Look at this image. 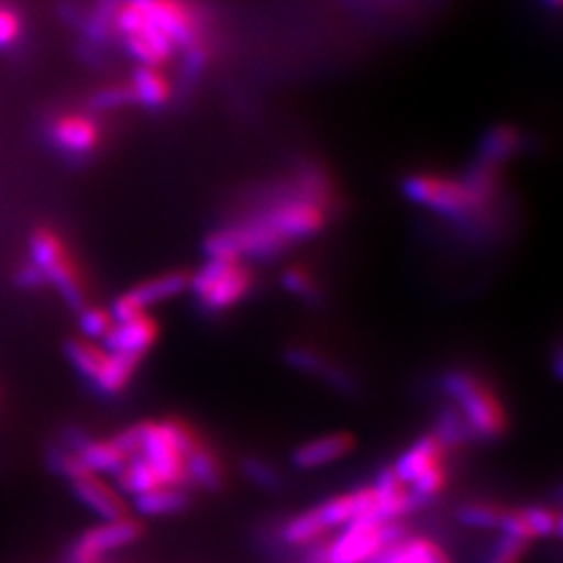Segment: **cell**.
Returning a JSON list of instances; mask_svg holds the SVG:
<instances>
[{
  "label": "cell",
  "mask_w": 563,
  "mask_h": 563,
  "mask_svg": "<svg viewBox=\"0 0 563 563\" xmlns=\"http://www.w3.org/2000/svg\"><path fill=\"white\" fill-rule=\"evenodd\" d=\"M51 141L67 155H88L92 153L101 142V128L99 123L88 115H60L59 120L51 128Z\"/></svg>",
  "instance_id": "9a60e30c"
},
{
  "label": "cell",
  "mask_w": 563,
  "mask_h": 563,
  "mask_svg": "<svg viewBox=\"0 0 563 563\" xmlns=\"http://www.w3.org/2000/svg\"><path fill=\"white\" fill-rule=\"evenodd\" d=\"M407 537V528L397 522L355 520L342 526V532L332 543L313 551L309 563H369L386 547L399 543Z\"/></svg>",
  "instance_id": "8992f818"
},
{
  "label": "cell",
  "mask_w": 563,
  "mask_h": 563,
  "mask_svg": "<svg viewBox=\"0 0 563 563\" xmlns=\"http://www.w3.org/2000/svg\"><path fill=\"white\" fill-rule=\"evenodd\" d=\"M157 341L159 323L144 313L130 322L113 323L101 342L107 353H121L144 360Z\"/></svg>",
  "instance_id": "7c38bea8"
},
{
  "label": "cell",
  "mask_w": 563,
  "mask_h": 563,
  "mask_svg": "<svg viewBox=\"0 0 563 563\" xmlns=\"http://www.w3.org/2000/svg\"><path fill=\"white\" fill-rule=\"evenodd\" d=\"M223 483L225 474L218 453L199 439L184 455V486L218 493L222 490Z\"/></svg>",
  "instance_id": "2e32d148"
},
{
  "label": "cell",
  "mask_w": 563,
  "mask_h": 563,
  "mask_svg": "<svg viewBox=\"0 0 563 563\" xmlns=\"http://www.w3.org/2000/svg\"><path fill=\"white\" fill-rule=\"evenodd\" d=\"M141 363L142 360L139 357L104 351V360L97 376L92 378V384L102 395H120L128 388V384L132 383Z\"/></svg>",
  "instance_id": "44dd1931"
},
{
  "label": "cell",
  "mask_w": 563,
  "mask_h": 563,
  "mask_svg": "<svg viewBox=\"0 0 563 563\" xmlns=\"http://www.w3.org/2000/svg\"><path fill=\"white\" fill-rule=\"evenodd\" d=\"M80 323L81 334L86 341H102L104 334L111 330L113 320L109 316V311L99 309V307H84L80 311Z\"/></svg>",
  "instance_id": "4dcf8cb0"
},
{
  "label": "cell",
  "mask_w": 563,
  "mask_h": 563,
  "mask_svg": "<svg viewBox=\"0 0 563 563\" xmlns=\"http://www.w3.org/2000/svg\"><path fill=\"white\" fill-rule=\"evenodd\" d=\"M544 4H549V7H551V9H558V7H560V2H562V0H543Z\"/></svg>",
  "instance_id": "8d00e7d4"
},
{
  "label": "cell",
  "mask_w": 563,
  "mask_h": 563,
  "mask_svg": "<svg viewBox=\"0 0 563 563\" xmlns=\"http://www.w3.org/2000/svg\"><path fill=\"white\" fill-rule=\"evenodd\" d=\"M71 490L84 507L97 514L102 522H120L130 518L128 505L120 493L102 481L101 476L86 474L71 483Z\"/></svg>",
  "instance_id": "5bb4252c"
},
{
  "label": "cell",
  "mask_w": 563,
  "mask_h": 563,
  "mask_svg": "<svg viewBox=\"0 0 563 563\" xmlns=\"http://www.w3.org/2000/svg\"><path fill=\"white\" fill-rule=\"evenodd\" d=\"M18 284L23 286V288L34 290V288H42L46 284V278H44V274H42L36 265L27 263L25 267H21L20 272H18Z\"/></svg>",
  "instance_id": "e575fe53"
},
{
  "label": "cell",
  "mask_w": 563,
  "mask_h": 563,
  "mask_svg": "<svg viewBox=\"0 0 563 563\" xmlns=\"http://www.w3.org/2000/svg\"><path fill=\"white\" fill-rule=\"evenodd\" d=\"M522 516L530 528L532 541L560 537L562 532V516L558 509H551L544 505H530V507H522Z\"/></svg>",
  "instance_id": "f546056e"
},
{
  "label": "cell",
  "mask_w": 563,
  "mask_h": 563,
  "mask_svg": "<svg viewBox=\"0 0 563 563\" xmlns=\"http://www.w3.org/2000/svg\"><path fill=\"white\" fill-rule=\"evenodd\" d=\"M280 286L286 295H290L292 299H297L302 305L322 307L325 302V295H323L320 282L316 280V276L302 265H288L282 272Z\"/></svg>",
  "instance_id": "603a6c76"
},
{
  "label": "cell",
  "mask_w": 563,
  "mask_h": 563,
  "mask_svg": "<svg viewBox=\"0 0 563 563\" xmlns=\"http://www.w3.org/2000/svg\"><path fill=\"white\" fill-rule=\"evenodd\" d=\"M439 386L449 405H453L472 430L474 441H499L509 430L504 402L493 386L467 367L446 369Z\"/></svg>",
  "instance_id": "6da1fadb"
},
{
  "label": "cell",
  "mask_w": 563,
  "mask_h": 563,
  "mask_svg": "<svg viewBox=\"0 0 563 563\" xmlns=\"http://www.w3.org/2000/svg\"><path fill=\"white\" fill-rule=\"evenodd\" d=\"M199 439L201 434L190 423L176 418L142 422L136 455L153 467L163 486H184V455Z\"/></svg>",
  "instance_id": "3957f363"
},
{
  "label": "cell",
  "mask_w": 563,
  "mask_h": 563,
  "mask_svg": "<svg viewBox=\"0 0 563 563\" xmlns=\"http://www.w3.org/2000/svg\"><path fill=\"white\" fill-rule=\"evenodd\" d=\"M505 507L490 501H470L457 509V520L467 528L497 530L504 520Z\"/></svg>",
  "instance_id": "f1b7e54d"
},
{
  "label": "cell",
  "mask_w": 563,
  "mask_h": 563,
  "mask_svg": "<svg viewBox=\"0 0 563 563\" xmlns=\"http://www.w3.org/2000/svg\"><path fill=\"white\" fill-rule=\"evenodd\" d=\"M71 449L80 457L84 470L95 476H101V474L118 476L123 470V465L130 462V457L111 439L109 441H90L80 434L76 439V443H71Z\"/></svg>",
  "instance_id": "ac0fdd59"
},
{
  "label": "cell",
  "mask_w": 563,
  "mask_h": 563,
  "mask_svg": "<svg viewBox=\"0 0 563 563\" xmlns=\"http://www.w3.org/2000/svg\"><path fill=\"white\" fill-rule=\"evenodd\" d=\"M357 446V439L349 432H330L307 443L299 444L290 453V465L297 470H320L325 465L341 462L349 457Z\"/></svg>",
  "instance_id": "4fadbf2b"
},
{
  "label": "cell",
  "mask_w": 563,
  "mask_h": 563,
  "mask_svg": "<svg viewBox=\"0 0 563 563\" xmlns=\"http://www.w3.org/2000/svg\"><path fill=\"white\" fill-rule=\"evenodd\" d=\"M255 276L246 263L207 257L197 272L190 274L188 292L202 311L218 316L241 305L253 290Z\"/></svg>",
  "instance_id": "277c9868"
},
{
  "label": "cell",
  "mask_w": 563,
  "mask_h": 563,
  "mask_svg": "<svg viewBox=\"0 0 563 563\" xmlns=\"http://www.w3.org/2000/svg\"><path fill=\"white\" fill-rule=\"evenodd\" d=\"M113 30L125 42L128 53L141 60L144 67L159 69V65L172 59L176 51V44L169 41V36L148 15V11L134 0L118 2Z\"/></svg>",
  "instance_id": "52a82bcc"
},
{
  "label": "cell",
  "mask_w": 563,
  "mask_h": 563,
  "mask_svg": "<svg viewBox=\"0 0 563 563\" xmlns=\"http://www.w3.org/2000/svg\"><path fill=\"white\" fill-rule=\"evenodd\" d=\"M284 363L290 365L295 372L318 378L320 383L330 386L334 393H341L344 397H355L362 393V383L351 369L330 360L313 346H305V344L288 346L284 351Z\"/></svg>",
  "instance_id": "30bf717a"
},
{
  "label": "cell",
  "mask_w": 563,
  "mask_h": 563,
  "mask_svg": "<svg viewBox=\"0 0 563 563\" xmlns=\"http://www.w3.org/2000/svg\"><path fill=\"white\" fill-rule=\"evenodd\" d=\"M142 534V523L130 518L120 522L101 523L84 532L80 539L69 547L67 563H101L107 553L141 541Z\"/></svg>",
  "instance_id": "8fae6325"
},
{
  "label": "cell",
  "mask_w": 563,
  "mask_h": 563,
  "mask_svg": "<svg viewBox=\"0 0 563 563\" xmlns=\"http://www.w3.org/2000/svg\"><path fill=\"white\" fill-rule=\"evenodd\" d=\"M30 255L32 265L41 269L46 284L55 286L63 301L71 309L81 311L86 307V290L81 286L80 274L71 257L67 255V249L59 236L48 228H38L30 239Z\"/></svg>",
  "instance_id": "ba28073f"
},
{
  "label": "cell",
  "mask_w": 563,
  "mask_h": 563,
  "mask_svg": "<svg viewBox=\"0 0 563 563\" xmlns=\"http://www.w3.org/2000/svg\"><path fill=\"white\" fill-rule=\"evenodd\" d=\"M432 563H451V560L444 555L443 549L439 547V549H437V553H434V560H432Z\"/></svg>",
  "instance_id": "d590c367"
},
{
  "label": "cell",
  "mask_w": 563,
  "mask_h": 563,
  "mask_svg": "<svg viewBox=\"0 0 563 563\" xmlns=\"http://www.w3.org/2000/svg\"><path fill=\"white\" fill-rule=\"evenodd\" d=\"M188 280H190L188 272L174 269V272H165L162 276L141 282L139 286L123 292L113 301L109 316L113 323L130 322L139 316H144L151 307L172 301L180 297L181 292H188Z\"/></svg>",
  "instance_id": "9c48e42d"
},
{
  "label": "cell",
  "mask_w": 563,
  "mask_h": 563,
  "mask_svg": "<svg viewBox=\"0 0 563 563\" xmlns=\"http://www.w3.org/2000/svg\"><path fill=\"white\" fill-rule=\"evenodd\" d=\"M528 547H530L528 541L501 534V539L493 544V549H490V553H488L484 563H520L523 555H526V551H528Z\"/></svg>",
  "instance_id": "d6a6232c"
},
{
  "label": "cell",
  "mask_w": 563,
  "mask_h": 563,
  "mask_svg": "<svg viewBox=\"0 0 563 563\" xmlns=\"http://www.w3.org/2000/svg\"><path fill=\"white\" fill-rule=\"evenodd\" d=\"M523 144H526V139L518 128L495 125L484 134L474 162L483 163V165L501 172L505 163L514 159L522 151Z\"/></svg>",
  "instance_id": "d6986e66"
},
{
  "label": "cell",
  "mask_w": 563,
  "mask_h": 563,
  "mask_svg": "<svg viewBox=\"0 0 563 563\" xmlns=\"http://www.w3.org/2000/svg\"><path fill=\"white\" fill-rule=\"evenodd\" d=\"M401 195L411 205L457 225L483 222L486 211L493 207V202L484 201L463 178L439 174H409L401 181Z\"/></svg>",
  "instance_id": "7a4b0ae2"
},
{
  "label": "cell",
  "mask_w": 563,
  "mask_h": 563,
  "mask_svg": "<svg viewBox=\"0 0 563 563\" xmlns=\"http://www.w3.org/2000/svg\"><path fill=\"white\" fill-rule=\"evenodd\" d=\"M92 109L95 111H111V109H121L128 104H134V97H132V88L130 84H113L99 90L92 97Z\"/></svg>",
  "instance_id": "1f68e13d"
},
{
  "label": "cell",
  "mask_w": 563,
  "mask_h": 563,
  "mask_svg": "<svg viewBox=\"0 0 563 563\" xmlns=\"http://www.w3.org/2000/svg\"><path fill=\"white\" fill-rule=\"evenodd\" d=\"M432 437L443 444L446 453L455 451V449H462L467 443H474L472 430L467 428L462 413L453 405H449V402L441 407V411L434 418Z\"/></svg>",
  "instance_id": "cb8c5ba5"
},
{
  "label": "cell",
  "mask_w": 563,
  "mask_h": 563,
  "mask_svg": "<svg viewBox=\"0 0 563 563\" xmlns=\"http://www.w3.org/2000/svg\"><path fill=\"white\" fill-rule=\"evenodd\" d=\"M136 104L146 109H162L172 99V84L157 67H139L130 81Z\"/></svg>",
  "instance_id": "7402d4cb"
},
{
  "label": "cell",
  "mask_w": 563,
  "mask_h": 563,
  "mask_svg": "<svg viewBox=\"0 0 563 563\" xmlns=\"http://www.w3.org/2000/svg\"><path fill=\"white\" fill-rule=\"evenodd\" d=\"M115 478H118L121 493H128L132 497H139L142 493H148V490H155L163 486L157 474L153 472V467L139 455L130 457V462L123 465V470Z\"/></svg>",
  "instance_id": "4316f807"
},
{
  "label": "cell",
  "mask_w": 563,
  "mask_h": 563,
  "mask_svg": "<svg viewBox=\"0 0 563 563\" xmlns=\"http://www.w3.org/2000/svg\"><path fill=\"white\" fill-rule=\"evenodd\" d=\"M443 463H446V449L432 437V432H428L409 444L390 467L397 474V478L407 486L430 467Z\"/></svg>",
  "instance_id": "e0dca14e"
},
{
  "label": "cell",
  "mask_w": 563,
  "mask_h": 563,
  "mask_svg": "<svg viewBox=\"0 0 563 563\" xmlns=\"http://www.w3.org/2000/svg\"><path fill=\"white\" fill-rule=\"evenodd\" d=\"M290 246L267 228L262 220L249 216L239 222L225 223L209 232L202 241L207 257H223L234 262H269L284 255Z\"/></svg>",
  "instance_id": "5b68a950"
},
{
  "label": "cell",
  "mask_w": 563,
  "mask_h": 563,
  "mask_svg": "<svg viewBox=\"0 0 563 563\" xmlns=\"http://www.w3.org/2000/svg\"><path fill=\"white\" fill-rule=\"evenodd\" d=\"M241 470L242 476L249 483L262 488L265 493H282L286 488V481H284L280 467L262 455L242 457Z\"/></svg>",
  "instance_id": "484cf974"
},
{
  "label": "cell",
  "mask_w": 563,
  "mask_h": 563,
  "mask_svg": "<svg viewBox=\"0 0 563 563\" xmlns=\"http://www.w3.org/2000/svg\"><path fill=\"white\" fill-rule=\"evenodd\" d=\"M190 493L184 486H159L134 497V511L146 518H167L186 511Z\"/></svg>",
  "instance_id": "ffe728a7"
},
{
  "label": "cell",
  "mask_w": 563,
  "mask_h": 563,
  "mask_svg": "<svg viewBox=\"0 0 563 563\" xmlns=\"http://www.w3.org/2000/svg\"><path fill=\"white\" fill-rule=\"evenodd\" d=\"M437 544L426 539H402L399 543L386 547L380 555H376L372 563H432Z\"/></svg>",
  "instance_id": "d4e9b609"
},
{
  "label": "cell",
  "mask_w": 563,
  "mask_h": 563,
  "mask_svg": "<svg viewBox=\"0 0 563 563\" xmlns=\"http://www.w3.org/2000/svg\"><path fill=\"white\" fill-rule=\"evenodd\" d=\"M65 357L80 372L81 376L92 380L104 360V349L86 339H71L65 342Z\"/></svg>",
  "instance_id": "83f0119b"
},
{
  "label": "cell",
  "mask_w": 563,
  "mask_h": 563,
  "mask_svg": "<svg viewBox=\"0 0 563 563\" xmlns=\"http://www.w3.org/2000/svg\"><path fill=\"white\" fill-rule=\"evenodd\" d=\"M21 34L20 15L13 9L0 7V48L15 44Z\"/></svg>",
  "instance_id": "836d02e7"
}]
</instances>
